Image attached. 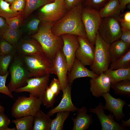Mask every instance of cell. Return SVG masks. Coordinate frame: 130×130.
Instances as JSON below:
<instances>
[{
  "instance_id": "cell-45",
  "label": "cell",
  "mask_w": 130,
  "mask_h": 130,
  "mask_svg": "<svg viewBox=\"0 0 130 130\" xmlns=\"http://www.w3.org/2000/svg\"><path fill=\"white\" fill-rule=\"evenodd\" d=\"M7 28L5 19L0 16V36L2 35Z\"/></svg>"
},
{
  "instance_id": "cell-23",
  "label": "cell",
  "mask_w": 130,
  "mask_h": 130,
  "mask_svg": "<svg viewBox=\"0 0 130 130\" xmlns=\"http://www.w3.org/2000/svg\"><path fill=\"white\" fill-rule=\"evenodd\" d=\"M102 18L120 16L121 13L118 0H109L99 11Z\"/></svg>"
},
{
  "instance_id": "cell-26",
  "label": "cell",
  "mask_w": 130,
  "mask_h": 130,
  "mask_svg": "<svg viewBox=\"0 0 130 130\" xmlns=\"http://www.w3.org/2000/svg\"><path fill=\"white\" fill-rule=\"evenodd\" d=\"M54 1L53 0H26L25 7L23 15L24 18L27 17L38 8Z\"/></svg>"
},
{
  "instance_id": "cell-28",
  "label": "cell",
  "mask_w": 130,
  "mask_h": 130,
  "mask_svg": "<svg viewBox=\"0 0 130 130\" xmlns=\"http://www.w3.org/2000/svg\"><path fill=\"white\" fill-rule=\"evenodd\" d=\"M22 32L19 29L14 30L7 28L0 37L16 48Z\"/></svg>"
},
{
  "instance_id": "cell-13",
  "label": "cell",
  "mask_w": 130,
  "mask_h": 130,
  "mask_svg": "<svg viewBox=\"0 0 130 130\" xmlns=\"http://www.w3.org/2000/svg\"><path fill=\"white\" fill-rule=\"evenodd\" d=\"M52 61L54 74L58 77L62 91L68 84L67 74L68 71L66 59L62 49L58 51Z\"/></svg>"
},
{
  "instance_id": "cell-21",
  "label": "cell",
  "mask_w": 130,
  "mask_h": 130,
  "mask_svg": "<svg viewBox=\"0 0 130 130\" xmlns=\"http://www.w3.org/2000/svg\"><path fill=\"white\" fill-rule=\"evenodd\" d=\"M130 45L120 39L110 44L109 52L110 63L115 62L124 55L130 50Z\"/></svg>"
},
{
  "instance_id": "cell-8",
  "label": "cell",
  "mask_w": 130,
  "mask_h": 130,
  "mask_svg": "<svg viewBox=\"0 0 130 130\" xmlns=\"http://www.w3.org/2000/svg\"><path fill=\"white\" fill-rule=\"evenodd\" d=\"M82 17L86 38L91 43L94 45L102 18L98 11L83 7Z\"/></svg>"
},
{
  "instance_id": "cell-41",
  "label": "cell",
  "mask_w": 130,
  "mask_h": 130,
  "mask_svg": "<svg viewBox=\"0 0 130 130\" xmlns=\"http://www.w3.org/2000/svg\"><path fill=\"white\" fill-rule=\"evenodd\" d=\"M119 20L121 28L130 30V11L127 12L121 17L119 16Z\"/></svg>"
},
{
  "instance_id": "cell-43",
  "label": "cell",
  "mask_w": 130,
  "mask_h": 130,
  "mask_svg": "<svg viewBox=\"0 0 130 130\" xmlns=\"http://www.w3.org/2000/svg\"><path fill=\"white\" fill-rule=\"evenodd\" d=\"M121 35L120 39L130 45V30L121 28Z\"/></svg>"
},
{
  "instance_id": "cell-38",
  "label": "cell",
  "mask_w": 130,
  "mask_h": 130,
  "mask_svg": "<svg viewBox=\"0 0 130 130\" xmlns=\"http://www.w3.org/2000/svg\"><path fill=\"white\" fill-rule=\"evenodd\" d=\"M9 72L4 76H0V93L5 94L11 98H13V96L6 85V83L7 78Z\"/></svg>"
},
{
  "instance_id": "cell-47",
  "label": "cell",
  "mask_w": 130,
  "mask_h": 130,
  "mask_svg": "<svg viewBox=\"0 0 130 130\" xmlns=\"http://www.w3.org/2000/svg\"><path fill=\"white\" fill-rule=\"evenodd\" d=\"M122 123L120 124V126L123 127H130V118L128 120L125 121L123 120H121Z\"/></svg>"
},
{
  "instance_id": "cell-33",
  "label": "cell",
  "mask_w": 130,
  "mask_h": 130,
  "mask_svg": "<svg viewBox=\"0 0 130 130\" xmlns=\"http://www.w3.org/2000/svg\"><path fill=\"white\" fill-rule=\"evenodd\" d=\"M16 54L0 56V76H4L9 72L8 69Z\"/></svg>"
},
{
  "instance_id": "cell-22",
  "label": "cell",
  "mask_w": 130,
  "mask_h": 130,
  "mask_svg": "<svg viewBox=\"0 0 130 130\" xmlns=\"http://www.w3.org/2000/svg\"><path fill=\"white\" fill-rule=\"evenodd\" d=\"M32 130H50L52 120L40 109L33 116Z\"/></svg>"
},
{
  "instance_id": "cell-42",
  "label": "cell",
  "mask_w": 130,
  "mask_h": 130,
  "mask_svg": "<svg viewBox=\"0 0 130 130\" xmlns=\"http://www.w3.org/2000/svg\"><path fill=\"white\" fill-rule=\"evenodd\" d=\"M49 87L57 96L61 91L60 85L58 79L54 78L51 81Z\"/></svg>"
},
{
  "instance_id": "cell-7",
  "label": "cell",
  "mask_w": 130,
  "mask_h": 130,
  "mask_svg": "<svg viewBox=\"0 0 130 130\" xmlns=\"http://www.w3.org/2000/svg\"><path fill=\"white\" fill-rule=\"evenodd\" d=\"M120 16L102 18L98 32L106 42L110 44L119 39L121 35V27L119 20Z\"/></svg>"
},
{
  "instance_id": "cell-49",
  "label": "cell",
  "mask_w": 130,
  "mask_h": 130,
  "mask_svg": "<svg viewBox=\"0 0 130 130\" xmlns=\"http://www.w3.org/2000/svg\"><path fill=\"white\" fill-rule=\"evenodd\" d=\"M8 3L12 4L15 0H3Z\"/></svg>"
},
{
  "instance_id": "cell-44",
  "label": "cell",
  "mask_w": 130,
  "mask_h": 130,
  "mask_svg": "<svg viewBox=\"0 0 130 130\" xmlns=\"http://www.w3.org/2000/svg\"><path fill=\"white\" fill-rule=\"evenodd\" d=\"M84 0H64L66 10H69L80 4H82Z\"/></svg>"
},
{
  "instance_id": "cell-31",
  "label": "cell",
  "mask_w": 130,
  "mask_h": 130,
  "mask_svg": "<svg viewBox=\"0 0 130 130\" xmlns=\"http://www.w3.org/2000/svg\"><path fill=\"white\" fill-rule=\"evenodd\" d=\"M57 96L49 87L48 86L46 88L41 99L43 104L46 108H52Z\"/></svg>"
},
{
  "instance_id": "cell-35",
  "label": "cell",
  "mask_w": 130,
  "mask_h": 130,
  "mask_svg": "<svg viewBox=\"0 0 130 130\" xmlns=\"http://www.w3.org/2000/svg\"><path fill=\"white\" fill-rule=\"evenodd\" d=\"M24 18L22 14L5 19L8 28L14 30L19 29L23 23Z\"/></svg>"
},
{
  "instance_id": "cell-9",
  "label": "cell",
  "mask_w": 130,
  "mask_h": 130,
  "mask_svg": "<svg viewBox=\"0 0 130 130\" xmlns=\"http://www.w3.org/2000/svg\"><path fill=\"white\" fill-rule=\"evenodd\" d=\"M66 10L64 0H55L41 7L38 18L42 22H55L64 15Z\"/></svg>"
},
{
  "instance_id": "cell-14",
  "label": "cell",
  "mask_w": 130,
  "mask_h": 130,
  "mask_svg": "<svg viewBox=\"0 0 130 130\" xmlns=\"http://www.w3.org/2000/svg\"><path fill=\"white\" fill-rule=\"evenodd\" d=\"M63 41L62 49L65 57L68 66V71L71 70L75 58V53L80 44L78 36L65 34L61 36Z\"/></svg>"
},
{
  "instance_id": "cell-36",
  "label": "cell",
  "mask_w": 130,
  "mask_h": 130,
  "mask_svg": "<svg viewBox=\"0 0 130 130\" xmlns=\"http://www.w3.org/2000/svg\"><path fill=\"white\" fill-rule=\"evenodd\" d=\"M109 0H84L82 3L87 7L99 11Z\"/></svg>"
},
{
  "instance_id": "cell-24",
  "label": "cell",
  "mask_w": 130,
  "mask_h": 130,
  "mask_svg": "<svg viewBox=\"0 0 130 130\" xmlns=\"http://www.w3.org/2000/svg\"><path fill=\"white\" fill-rule=\"evenodd\" d=\"M104 72L109 78L111 84L122 80L130 79V68L115 70L108 69Z\"/></svg>"
},
{
  "instance_id": "cell-37",
  "label": "cell",
  "mask_w": 130,
  "mask_h": 130,
  "mask_svg": "<svg viewBox=\"0 0 130 130\" xmlns=\"http://www.w3.org/2000/svg\"><path fill=\"white\" fill-rule=\"evenodd\" d=\"M41 22L38 18H34L31 19L27 23L26 27L29 34H33L38 31L39 25Z\"/></svg>"
},
{
  "instance_id": "cell-12",
  "label": "cell",
  "mask_w": 130,
  "mask_h": 130,
  "mask_svg": "<svg viewBox=\"0 0 130 130\" xmlns=\"http://www.w3.org/2000/svg\"><path fill=\"white\" fill-rule=\"evenodd\" d=\"M89 112L95 113L101 126L102 130H126L114 119L112 114L107 115L105 113L103 104L100 102L96 107L89 109Z\"/></svg>"
},
{
  "instance_id": "cell-11",
  "label": "cell",
  "mask_w": 130,
  "mask_h": 130,
  "mask_svg": "<svg viewBox=\"0 0 130 130\" xmlns=\"http://www.w3.org/2000/svg\"><path fill=\"white\" fill-rule=\"evenodd\" d=\"M79 46L75 53V58L84 66H90L94 59L95 46L91 43L86 38L78 36Z\"/></svg>"
},
{
  "instance_id": "cell-40",
  "label": "cell",
  "mask_w": 130,
  "mask_h": 130,
  "mask_svg": "<svg viewBox=\"0 0 130 130\" xmlns=\"http://www.w3.org/2000/svg\"><path fill=\"white\" fill-rule=\"evenodd\" d=\"M11 123L10 119L4 112H0V130H16L15 127H8Z\"/></svg>"
},
{
  "instance_id": "cell-50",
  "label": "cell",
  "mask_w": 130,
  "mask_h": 130,
  "mask_svg": "<svg viewBox=\"0 0 130 130\" xmlns=\"http://www.w3.org/2000/svg\"></svg>"
},
{
  "instance_id": "cell-1",
  "label": "cell",
  "mask_w": 130,
  "mask_h": 130,
  "mask_svg": "<svg viewBox=\"0 0 130 130\" xmlns=\"http://www.w3.org/2000/svg\"><path fill=\"white\" fill-rule=\"evenodd\" d=\"M83 6L80 4L72 8L56 22L51 29L54 35L70 34L86 38L82 14Z\"/></svg>"
},
{
  "instance_id": "cell-32",
  "label": "cell",
  "mask_w": 130,
  "mask_h": 130,
  "mask_svg": "<svg viewBox=\"0 0 130 130\" xmlns=\"http://www.w3.org/2000/svg\"><path fill=\"white\" fill-rule=\"evenodd\" d=\"M22 14H23L15 12L12 10L10 4L3 0H0V16L6 19Z\"/></svg>"
},
{
  "instance_id": "cell-17",
  "label": "cell",
  "mask_w": 130,
  "mask_h": 130,
  "mask_svg": "<svg viewBox=\"0 0 130 130\" xmlns=\"http://www.w3.org/2000/svg\"><path fill=\"white\" fill-rule=\"evenodd\" d=\"M62 91L63 92L62 98L59 103L56 107L50 110L47 113L50 117L58 112L67 111L74 112L79 109L74 105L72 102L71 85L68 83Z\"/></svg>"
},
{
  "instance_id": "cell-3",
  "label": "cell",
  "mask_w": 130,
  "mask_h": 130,
  "mask_svg": "<svg viewBox=\"0 0 130 130\" xmlns=\"http://www.w3.org/2000/svg\"><path fill=\"white\" fill-rule=\"evenodd\" d=\"M22 57L31 77H39L54 74L52 61L44 52Z\"/></svg>"
},
{
  "instance_id": "cell-29",
  "label": "cell",
  "mask_w": 130,
  "mask_h": 130,
  "mask_svg": "<svg viewBox=\"0 0 130 130\" xmlns=\"http://www.w3.org/2000/svg\"><path fill=\"white\" fill-rule=\"evenodd\" d=\"M56 118L52 119L50 130H62L65 120L69 116L70 112L62 111L56 113Z\"/></svg>"
},
{
  "instance_id": "cell-19",
  "label": "cell",
  "mask_w": 130,
  "mask_h": 130,
  "mask_svg": "<svg viewBox=\"0 0 130 130\" xmlns=\"http://www.w3.org/2000/svg\"><path fill=\"white\" fill-rule=\"evenodd\" d=\"M17 53L22 56H29L43 52L39 42L32 38L20 40L17 45Z\"/></svg>"
},
{
  "instance_id": "cell-39",
  "label": "cell",
  "mask_w": 130,
  "mask_h": 130,
  "mask_svg": "<svg viewBox=\"0 0 130 130\" xmlns=\"http://www.w3.org/2000/svg\"><path fill=\"white\" fill-rule=\"evenodd\" d=\"M26 5V0H15L10 6L11 9L16 13L23 14Z\"/></svg>"
},
{
  "instance_id": "cell-46",
  "label": "cell",
  "mask_w": 130,
  "mask_h": 130,
  "mask_svg": "<svg viewBox=\"0 0 130 130\" xmlns=\"http://www.w3.org/2000/svg\"><path fill=\"white\" fill-rule=\"evenodd\" d=\"M119 3L120 9L122 12L125 9L126 6L130 3V0H118Z\"/></svg>"
},
{
  "instance_id": "cell-4",
  "label": "cell",
  "mask_w": 130,
  "mask_h": 130,
  "mask_svg": "<svg viewBox=\"0 0 130 130\" xmlns=\"http://www.w3.org/2000/svg\"><path fill=\"white\" fill-rule=\"evenodd\" d=\"M9 70L10 80L7 86L11 92L24 86L27 80L31 77L25 65L22 56L17 53L10 65Z\"/></svg>"
},
{
  "instance_id": "cell-25",
  "label": "cell",
  "mask_w": 130,
  "mask_h": 130,
  "mask_svg": "<svg viewBox=\"0 0 130 130\" xmlns=\"http://www.w3.org/2000/svg\"><path fill=\"white\" fill-rule=\"evenodd\" d=\"M110 88L117 95L130 97V79L122 80L111 84Z\"/></svg>"
},
{
  "instance_id": "cell-16",
  "label": "cell",
  "mask_w": 130,
  "mask_h": 130,
  "mask_svg": "<svg viewBox=\"0 0 130 130\" xmlns=\"http://www.w3.org/2000/svg\"><path fill=\"white\" fill-rule=\"evenodd\" d=\"M90 83V91L95 97H102L103 93L110 91L111 83L109 78L104 72L96 78H91Z\"/></svg>"
},
{
  "instance_id": "cell-15",
  "label": "cell",
  "mask_w": 130,
  "mask_h": 130,
  "mask_svg": "<svg viewBox=\"0 0 130 130\" xmlns=\"http://www.w3.org/2000/svg\"><path fill=\"white\" fill-rule=\"evenodd\" d=\"M102 96L105 101L104 106V110H108L112 114L116 121L123 119V118L125 116L123 112V108L126 104V101L120 98H114L109 92L103 93Z\"/></svg>"
},
{
  "instance_id": "cell-30",
  "label": "cell",
  "mask_w": 130,
  "mask_h": 130,
  "mask_svg": "<svg viewBox=\"0 0 130 130\" xmlns=\"http://www.w3.org/2000/svg\"><path fill=\"white\" fill-rule=\"evenodd\" d=\"M129 68H130V50L117 60L110 63L108 69L115 70Z\"/></svg>"
},
{
  "instance_id": "cell-27",
  "label": "cell",
  "mask_w": 130,
  "mask_h": 130,
  "mask_svg": "<svg viewBox=\"0 0 130 130\" xmlns=\"http://www.w3.org/2000/svg\"><path fill=\"white\" fill-rule=\"evenodd\" d=\"M33 120V116H26L12 120L11 123L15 124L16 130H32Z\"/></svg>"
},
{
  "instance_id": "cell-18",
  "label": "cell",
  "mask_w": 130,
  "mask_h": 130,
  "mask_svg": "<svg viewBox=\"0 0 130 130\" xmlns=\"http://www.w3.org/2000/svg\"><path fill=\"white\" fill-rule=\"evenodd\" d=\"M99 75L87 68L75 58L71 69L68 74L67 82L71 85L74 80L76 78L84 77L95 78Z\"/></svg>"
},
{
  "instance_id": "cell-2",
  "label": "cell",
  "mask_w": 130,
  "mask_h": 130,
  "mask_svg": "<svg viewBox=\"0 0 130 130\" xmlns=\"http://www.w3.org/2000/svg\"><path fill=\"white\" fill-rule=\"evenodd\" d=\"M55 22H42L37 32L32 36V38L40 44L43 52L52 60L63 46L61 36H55L52 32V28Z\"/></svg>"
},
{
  "instance_id": "cell-5",
  "label": "cell",
  "mask_w": 130,
  "mask_h": 130,
  "mask_svg": "<svg viewBox=\"0 0 130 130\" xmlns=\"http://www.w3.org/2000/svg\"><path fill=\"white\" fill-rule=\"evenodd\" d=\"M110 44L103 39L98 31L94 45V60L90 69L98 75L109 69L110 63L109 52Z\"/></svg>"
},
{
  "instance_id": "cell-6",
  "label": "cell",
  "mask_w": 130,
  "mask_h": 130,
  "mask_svg": "<svg viewBox=\"0 0 130 130\" xmlns=\"http://www.w3.org/2000/svg\"><path fill=\"white\" fill-rule=\"evenodd\" d=\"M42 104L41 99L37 97L19 96L11 108V115L16 118L26 116H33L40 110Z\"/></svg>"
},
{
  "instance_id": "cell-48",
  "label": "cell",
  "mask_w": 130,
  "mask_h": 130,
  "mask_svg": "<svg viewBox=\"0 0 130 130\" xmlns=\"http://www.w3.org/2000/svg\"><path fill=\"white\" fill-rule=\"evenodd\" d=\"M5 110V108L0 105V112H4Z\"/></svg>"
},
{
  "instance_id": "cell-20",
  "label": "cell",
  "mask_w": 130,
  "mask_h": 130,
  "mask_svg": "<svg viewBox=\"0 0 130 130\" xmlns=\"http://www.w3.org/2000/svg\"><path fill=\"white\" fill-rule=\"evenodd\" d=\"M77 115L75 118H72L73 126L72 130H86L93 124L94 120L92 114H87L88 110L85 106L79 109L77 111Z\"/></svg>"
},
{
  "instance_id": "cell-34",
  "label": "cell",
  "mask_w": 130,
  "mask_h": 130,
  "mask_svg": "<svg viewBox=\"0 0 130 130\" xmlns=\"http://www.w3.org/2000/svg\"><path fill=\"white\" fill-rule=\"evenodd\" d=\"M16 48L0 36V56L16 54Z\"/></svg>"
},
{
  "instance_id": "cell-10",
  "label": "cell",
  "mask_w": 130,
  "mask_h": 130,
  "mask_svg": "<svg viewBox=\"0 0 130 130\" xmlns=\"http://www.w3.org/2000/svg\"><path fill=\"white\" fill-rule=\"evenodd\" d=\"M50 77V74H48L39 77H30L27 80L26 85L17 89L14 92L17 93L28 92L29 93V96L41 99L48 86Z\"/></svg>"
}]
</instances>
